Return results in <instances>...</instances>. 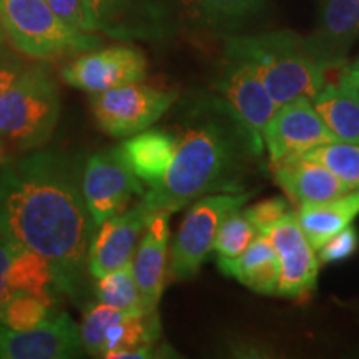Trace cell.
Masks as SVG:
<instances>
[{
  "mask_svg": "<svg viewBox=\"0 0 359 359\" xmlns=\"http://www.w3.org/2000/svg\"><path fill=\"white\" fill-rule=\"evenodd\" d=\"M82 155L35 150L0 167V233L50 263L57 288L83 291L97 224L82 191Z\"/></svg>",
  "mask_w": 359,
  "mask_h": 359,
  "instance_id": "obj_1",
  "label": "cell"
},
{
  "mask_svg": "<svg viewBox=\"0 0 359 359\" xmlns=\"http://www.w3.org/2000/svg\"><path fill=\"white\" fill-rule=\"evenodd\" d=\"M178 114L177 150L168 172L140 201L150 213H175L212 193L245 191L264 154L215 92L187 98Z\"/></svg>",
  "mask_w": 359,
  "mask_h": 359,
  "instance_id": "obj_2",
  "label": "cell"
},
{
  "mask_svg": "<svg viewBox=\"0 0 359 359\" xmlns=\"http://www.w3.org/2000/svg\"><path fill=\"white\" fill-rule=\"evenodd\" d=\"M224 48L255 67L278 105L299 97L313 100L327 83L330 70L314 55L306 37L291 30L228 35Z\"/></svg>",
  "mask_w": 359,
  "mask_h": 359,
  "instance_id": "obj_3",
  "label": "cell"
},
{
  "mask_svg": "<svg viewBox=\"0 0 359 359\" xmlns=\"http://www.w3.org/2000/svg\"><path fill=\"white\" fill-rule=\"evenodd\" d=\"M60 118V92L50 67L25 65L0 95V135L19 151H35L52 138Z\"/></svg>",
  "mask_w": 359,
  "mask_h": 359,
  "instance_id": "obj_4",
  "label": "cell"
},
{
  "mask_svg": "<svg viewBox=\"0 0 359 359\" xmlns=\"http://www.w3.org/2000/svg\"><path fill=\"white\" fill-rule=\"evenodd\" d=\"M0 27L13 50L48 62L100 47L102 39L67 24L47 0H0Z\"/></svg>",
  "mask_w": 359,
  "mask_h": 359,
  "instance_id": "obj_5",
  "label": "cell"
},
{
  "mask_svg": "<svg viewBox=\"0 0 359 359\" xmlns=\"http://www.w3.org/2000/svg\"><path fill=\"white\" fill-rule=\"evenodd\" d=\"M90 30L132 42H167L183 32L182 0H82Z\"/></svg>",
  "mask_w": 359,
  "mask_h": 359,
  "instance_id": "obj_6",
  "label": "cell"
},
{
  "mask_svg": "<svg viewBox=\"0 0 359 359\" xmlns=\"http://www.w3.org/2000/svg\"><path fill=\"white\" fill-rule=\"evenodd\" d=\"M255 191L212 193L193 201L180 224L168 259V278L188 281L198 275L200 268L215 248L219 224L228 215L241 210Z\"/></svg>",
  "mask_w": 359,
  "mask_h": 359,
  "instance_id": "obj_7",
  "label": "cell"
},
{
  "mask_svg": "<svg viewBox=\"0 0 359 359\" xmlns=\"http://www.w3.org/2000/svg\"><path fill=\"white\" fill-rule=\"evenodd\" d=\"M177 97V92L172 90L135 82L92 93L90 107L103 133L114 138H128L158 122Z\"/></svg>",
  "mask_w": 359,
  "mask_h": 359,
  "instance_id": "obj_8",
  "label": "cell"
},
{
  "mask_svg": "<svg viewBox=\"0 0 359 359\" xmlns=\"http://www.w3.org/2000/svg\"><path fill=\"white\" fill-rule=\"evenodd\" d=\"M212 85L213 92L230 107L251 138L264 148L263 128L280 105L269 95L255 67L224 48Z\"/></svg>",
  "mask_w": 359,
  "mask_h": 359,
  "instance_id": "obj_9",
  "label": "cell"
},
{
  "mask_svg": "<svg viewBox=\"0 0 359 359\" xmlns=\"http://www.w3.org/2000/svg\"><path fill=\"white\" fill-rule=\"evenodd\" d=\"M82 191L93 222L98 224L123 212L132 196H143L145 185L132 172L118 147L90 155L83 161Z\"/></svg>",
  "mask_w": 359,
  "mask_h": 359,
  "instance_id": "obj_10",
  "label": "cell"
},
{
  "mask_svg": "<svg viewBox=\"0 0 359 359\" xmlns=\"http://www.w3.org/2000/svg\"><path fill=\"white\" fill-rule=\"evenodd\" d=\"M147 77V58L132 45H110L79 53L60 69V79L72 88L92 95Z\"/></svg>",
  "mask_w": 359,
  "mask_h": 359,
  "instance_id": "obj_11",
  "label": "cell"
},
{
  "mask_svg": "<svg viewBox=\"0 0 359 359\" xmlns=\"http://www.w3.org/2000/svg\"><path fill=\"white\" fill-rule=\"evenodd\" d=\"M259 235L273 245L280 258V281L276 294L293 299L308 298L316 288L320 259L304 236L296 213L288 212Z\"/></svg>",
  "mask_w": 359,
  "mask_h": 359,
  "instance_id": "obj_12",
  "label": "cell"
},
{
  "mask_svg": "<svg viewBox=\"0 0 359 359\" xmlns=\"http://www.w3.org/2000/svg\"><path fill=\"white\" fill-rule=\"evenodd\" d=\"M331 142L339 140L318 115L313 100L304 97L281 103L263 128V143L269 163Z\"/></svg>",
  "mask_w": 359,
  "mask_h": 359,
  "instance_id": "obj_13",
  "label": "cell"
},
{
  "mask_svg": "<svg viewBox=\"0 0 359 359\" xmlns=\"http://www.w3.org/2000/svg\"><path fill=\"white\" fill-rule=\"evenodd\" d=\"M80 326L69 313L48 316L39 326L13 331L0 326V359L83 358Z\"/></svg>",
  "mask_w": 359,
  "mask_h": 359,
  "instance_id": "obj_14",
  "label": "cell"
},
{
  "mask_svg": "<svg viewBox=\"0 0 359 359\" xmlns=\"http://www.w3.org/2000/svg\"><path fill=\"white\" fill-rule=\"evenodd\" d=\"M148 218L150 212L138 203L98 224L88 248V275L97 280L132 262Z\"/></svg>",
  "mask_w": 359,
  "mask_h": 359,
  "instance_id": "obj_15",
  "label": "cell"
},
{
  "mask_svg": "<svg viewBox=\"0 0 359 359\" xmlns=\"http://www.w3.org/2000/svg\"><path fill=\"white\" fill-rule=\"evenodd\" d=\"M359 39V0H318L316 25L306 40L327 70L346 65Z\"/></svg>",
  "mask_w": 359,
  "mask_h": 359,
  "instance_id": "obj_16",
  "label": "cell"
},
{
  "mask_svg": "<svg viewBox=\"0 0 359 359\" xmlns=\"http://www.w3.org/2000/svg\"><path fill=\"white\" fill-rule=\"evenodd\" d=\"M170 215L168 212L150 213L132 258L135 281L148 313L158 309L168 278Z\"/></svg>",
  "mask_w": 359,
  "mask_h": 359,
  "instance_id": "obj_17",
  "label": "cell"
},
{
  "mask_svg": "<svg viewBox=\"0 0 359 359\" xmlns=\"http://www.w3.org/2000/svg\"><path fill=\"white\" fill-rule=\"evenodd\" d=\"M269 165L275 182L286 193L291 203L298 206L321 203L354 191V188L339 180L326 167L302 154L288 155Z\"/></svg>",
  "mask_w": 359,
  "mask_h": 359,
  "instance_id": "obj_18",
  "label": "cell"
},
{
  "mask_svg": "<svg viewBox=\"0 0 359 359\" xmlns=\"http://www.w3.org/2000/svg\"><path fill=\"white\" fill-rule=\"evenodd\" d=\"M118 150L137 178L151 188L168 172L177 150V135L167 128H147L120 143Z\"/></svg>",
  "mask_w": 359,
  "mask_h": 359,
  "instance_id": "obj_19",
  "label": "cell"
},
{
  "mask_svg": "<svg viewBox=\"0 0 359 359\" xmlns=\"http://www.w3.org/2000/svg\"><path fill=\"white\" fill-rule=\"evenodd\" d=\"M268 0H182L183 30L231 35L266 7Z\"/></svg>",
  "mask_w": 359,
  "mask_h": 359,
  "instance_id": "obj_20",
  "label": "cell"
},
{
  "mask_svg": "<svg viewBox=\"0 0 359 359\" xmlns=\"http://www.w3.org/2000/svg\"><path fill=\"white\" fill-rule=\"evenodd\" d=\"M223 275L235 278L258 294H276L280 281V258L263 235H258L248 248L235 259H217Z\"/></svg>",
  "mask_w": 359,
  "mask_h": 359,
  "instance_id": "obj_21",
  "label": "cell"
},
{
  "mask_svg": "<svg viewBox=\"0 0 359 359\" xmlns=\"http://www.w3.org/2000/svg\"><path fill=\"white\" fill-rule=\"evenodd\" d=\"M359 215V190L349 191L338 198L306 203L296 212L299 226L309 245L318 251L336 233L349 226Z\"/></svg>",
  "mask_w": 359,
  "mask_h": 359,
  "instance_id": "obj_22",
  "label": "cell"
},
{
  "mask_svg": "<svg viewBox=\"0 0 359 359\" xmlns=\"http://www.w3.org/2000/svg\"><path fill=\"white\" fill-rule=\"evenodd\" d=\"M318 115L339 142L359 145V97L346 80L326 83L313 98Z\"/></svg>",
  "mask_w": 359,
  "mask_h": 359,
  "instance_id": "obj_23",
  "label": "cell"
},
{
  "mask_svg": "<svg viewBox=\"0 0 359 359\" xmlns=\"http://www.w3.org/2000/svg\"><path fill=\"white\" fill-rule=\"evenodd\" d=\"M7 281L12 291H25L43 299L50 306L53 304L52 291L57 288L55 275L50 263L35 251L13 245Z\"/></svg>",
  "mask_w": 359,
  "mask_h": 359,
  "instance_id": "obj_24",
  "label": "cell"
},
{
  "mask_svg": "<svg viewBox=\"0 0 359 359\" xmlns=\"http://www.w3.org/2000/svg\"><path fill=\"white\" fill-rule=\"evenodd\" d=\"M93 291H95L98 302L103 304L132 314L148 313L143 306L140 291L135 281L132 262L107 273L102 278H97Z\"/></svg>",
  "mask_w": 359,
  "mask_h": 359,
  "instance_id": "obj_25",
  "label": "cell"
},
{
  "mask_svg": "<svg viewBox=\"0 0 359 359\" xmlns=\"http://www.w3.org/2000/svg\"><path fill=\"white\" fill-rule=\"evenodd\" d=\"M302 155L321 163L354 190H359V145L356 143L331 142L303 151Z\"/></svg>",
  "mask_w": 359,
  "mask_h": 359,
  "instance_id": "obj_26",
  "label": "cell"
},
{
  "mask_svg": "<svg viewBox=\"0 0 359 359\" xmlns=\"http://www.w3.org/2000/svg\"><path fill=\"white\" fill-rule=\"evenodd\" d=\"M52 306L25 291H13L0 308V326L25 331L39 326L50 316Z\"/></svg>",
  "mask_w": 359,
  "mask_h": 359,
  "instance_id": "obj_27",
  "label": "cell"
},
{
  "mask_svg": "<svg viewBox=\"0 0 359 359\" xmlns=\"http://www.w3.org/2000/svg\"><path fill=\"white\" fill-rule=\"evenodd\" d=\"M258 235V230L245 217L243 210L230 213L219 224L217 240H215L213 250L217 251V259L238 258Z\"/></svg>",
  "mask_w": 359,
  "mask_h": 359,
  "instance_id": "obj_28",
  "label": "cell"
},
{
  "mask_svg": "<svg viewBox=\"0 0 359 359\" xmlns=\"http://www.w3.org/2000/svg\"><path fill=\"white\" fill-rule=\"evenodd\" d=\"M127 311L116 309L103 303L88 304L85 309L82 323H80V338L85 349V354L92 358H102L103 339L111 325L122 320Z\"/></svg>",
  "mask_w": 359,
  "mask_h": 359,
  "instance_id": "obj_29",
  "label": "cell"
},
{
  "mask_svg": "<svg viewBox=\"0 0 359 359\" xmlns=\"http://www.w3.org/2000/svg\"><path fill=\"white\" fill-rule=\"evenodd\" d=\"M359 246V235L356 228L349 226L331 236L325 245L318 250V259L321 263H336L344 262L356 253Z\"/></svg>",
  "mask_w": 359,
  "mask_h": 359,
  "instance_id": "obj_30",
  "label": "cell"
},
{
  "mask_svg": "<svg viewBox=\"0 0 359 359\" xmlns=\"http://www.w3.org/2000/svg\"><path fill=\"white\" fill-rule=\"evenodd\" d=\"M288 206L290 203L285 198L275 196V198L258 201V203L248 206V208L243 210V213L253 223V226L257 228L258 233H262L268 226L275 224L278 219L285 217L288 213Z\"/></svg>",
  "mask_w": 359,
  "mask_h": 359,
  "instance_id": "obj_31",
  "label": "cell"
},
{
  "mask_svg": "<svg viewBox=\"0 0 359 359\" xmlns=\"http://www.w3.org/2000/svg\"><path fill=\"white\" fill-rule=\"evenodd\" d=\"M24 55L6 45V42L0 43V95L8 88L17 75L25 69Z\"/></svg>",
  "mask_w": 359,
  "mask_h": 359,
  "instance_id": "obj_32",
  "label": "cell"
},
{
  "mask_svg": "<svg viewBox=\"0 0 359 359\" xmlns=\"http://www.w3.org/2000/svg\"><path fill=\"white\" fill-rule=\"evenodd\" d=\"M48 6H50L58 17L62 20H65L67 24L77 27L85 32H92L90 30L87 15H85L82 0H47Z\"/></svg>",
  "mask_w": 359,
  "mask_h": 359,
  "instance_id": "obj_33",
  "label": "cell"
},
{
  "mask_svg": "<svg viewBox=\"0 0 359 359\" xmlns=\"http://www.w3.org/2000/svg\"><path fill=\"white\" fill-rule=\"evenodd\" d=\"M13 255V243L7 236L0 233V308L6 303V299L11 296L13 291L11 290L7 281L8 266H11V259Z\"/></svg>",
  "mask_w": 359,
  "mask_h": 359,
  "instance_id": "obj_34",
  "label": "cell"
},
{
  "mask_svg": "<svg viewBox=\"0 0 359 359\" xmlns=\"http://www.w3.org/2000/svg\"><path fill=\"white\" fill-rule=\"evenodd\" d=\"M341 77H343L349 85H351V88L356 92V95L359 97V58L356 62H353L351 65L344 67Z\"/></svg>",
  "mask_w": 359,
  "mask_h": 359,
  "instance_id": "obj_35",
  "label": "cell"
},
{
  "mask_svg": "<svg viewBox=\"0 0 359 359\" xmlns=\"http://www.w3.org/2000/svg\"><path fill=\"white\" fill-rule=\"evenodd\" d=\"M11 160H13L11 145H8V142L0 135V167L7 165Z\"/></svg>",
  "mask_w": 359,
  "mask_h": 359,
  "instance_id": "obj_36",
  "label": "cell"
},
{
  "mask_svg": "<svg viewBox=\"0 0 359 359\" xmlns=\"http://www.w3.org/2000/svg\"><path fill=\"white\" fill-rule=\"evenodd\" d=\"M2 42H6V35H4L2 27H0V43H2Z\"/></svg>",
  "mask_w": 359,
  "mask_h": 359,
  "instance_id": "obj_37",
  "label": "cell"
}]
</instances>
